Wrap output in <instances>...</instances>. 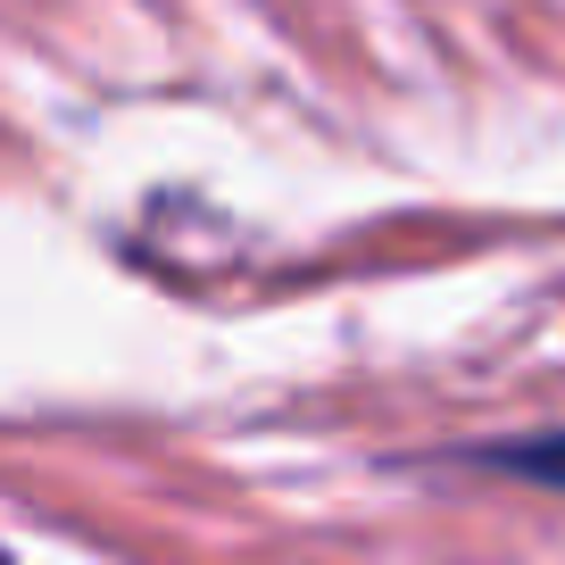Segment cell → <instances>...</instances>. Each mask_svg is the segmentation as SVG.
I'll use <instances>...</instances> for the list:
<instances>
[{
    "instance_id": "obj_1",
    "label": "cell",
    "mask_w": 565,
    "mask_h": 565,
    "mask_svg": "<svg viewBox=\"0 0 565 565\" xmlns=\"http://www.w3.org/2000/svg\"><path fill=\"white\" fill-rule=\"evenodd\" d=\"M491 466L532 475V482H565V433H548V441H515V449H491Z\"/></svg>"
}]
</instances>
